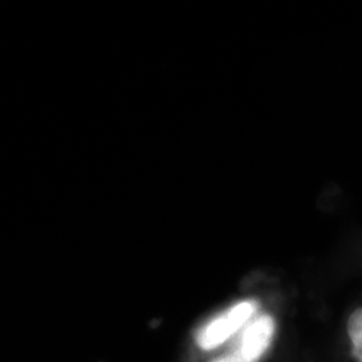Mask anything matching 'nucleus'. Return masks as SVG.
<instances>
[{"label":"nucleus","instance_id":"nucleus-1","mask_svg":"<svg viewBox=\"0 0 362 362\" xmlns=\"http://www.w3.org/2000/svg\"><path fill=\"white\" fill-rule=\"evenodd\" d=\"M258 302L254 299L242 300L231 309L223 313L211 321L197 337V344L202 349L211 350L226 342L258 310Z\"/></svg>","mask_w":362,"mask_h":362},{"label":"nucleus","instance_id":"nucleus-2","mask_svg":"<svg viewBox=\"0 0 362 362\" xmlns=\"http://www.w3.org/2000/svg\"><path fill=\"white\" fill-rule=\"evenodd\" d=\"M275 322L270 315H260L247 326L239 345L231 354L214 362H258L272 345Z\"/></svg>","mask_w":362,"mask_h":362},{"label":"nucleus","instance_id":"nucleus-3","mask_svg":"<svg viewBox=\"0 0 362 362\" xmlns=\"http://www.w3.org/2000/svg\"><path fill=\"white\" fill-rule=\"evenodd\" d=\"M348 334L353 357L356 361L362 362V306L351 313L348 320Z\"/></svg>","mask_w":362,"mask_h":362}]
</instances>
